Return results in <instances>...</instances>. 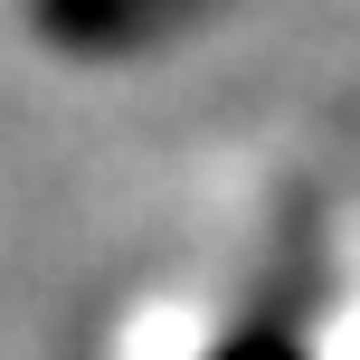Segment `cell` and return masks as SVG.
I'll return each instance as SVG.
<instances>
[{"mask_svg": "<svg viewBox=\"0 0 360 360\" xmlns=\"http://www.w3.org/2000/svg\"><path fill=\"white\" fill-rule=\"evenodd\" d=\"M199 0H38V29L67 48H143V38L180 29Z\"/></svg>", "mask_w": 360, "mask_h": 360, "instance_id": "1", "label": "cell"}]
</instances>
